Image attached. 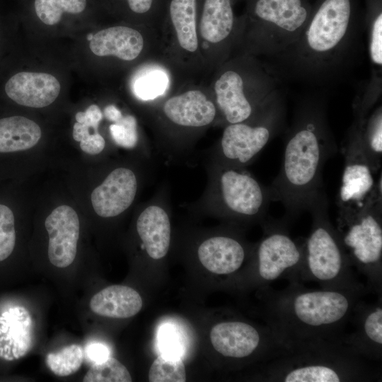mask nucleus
<instances>
[{"label": "nucleus", "mask_w": 382, "mask_h": 382, "mask_svg": "<svg viewBox=\"0 0 382 382\" xmlns=\"http://www.w3.org/2000/svg\"><path fill=\"white\" fill-rule=\"evenodd\" d=\"M364 26L358 0H317L299 38L267 65L277 79L328 83L350 66Z\"/></svg>", "instance_id": "f257e3e1"}, {"label": "nucleus", "mask_w": 382, "mask_h": 382, "mask_svg": "<svg viewBox=\"0 0 382 382\" xmlns=\"http://www.w3.org/2000/svg\"><path fill=\"white\" fill-rule=\"evenodd\" d=\"M284 140L280 170L269 187L272 201L284 205V217L291 223L323 189L324 165L337 151L325 97L310 94L299 102Z\"/></svg>", "instance_id": "f03ea898"}, {"label": "nucleus", "mask_w": 382, "mask_h": 382, "mask_svg": "<svg viewBox=\"0 0 382 382\" xmlns=\"http://www.w3.org/2000/svg\"><path fill=\"white\" fill-rule=\"evenodd\" d=\"M268 327L287 348L308 340L342 342L345 327L364 294L328 289H311L301 282L283 289L264 287Z\"/></svg>", "instance_id": "7ed1b4c3"}, {"label": "nucleus", "mask_w": 382, "mask_h": 382, "mask_svg": "<svg viewBox=\"0 0 382 382\" xmlns=\"http://www.w3.org/2000/svg\"><path fill=\"white\" fill-rule=\"evenodd\" d=\"M156 146L167 158L185 155L220 115L207 83L187 82L142 105Z\"/></svg>", "instance_id": "20e7f679"}, {"label": "nucleus", "mask_w": 382, "mask_h": 382, "mask_svg": "<svg viewBox=\"0 0 382 382\" xmlns=\"http://www.w3.org/2000/svg\"><path fill=\"white\" fill-rule=\"evenodd\" d=\"M262 379L270 382H358L381 372L340 341L313 340L292 345L267 361Z\"/></svg>", "instance_id": "39448f33"}, {"label": "nucleus", "mask_w": 382, "mask_h": 382, "mask_svg": "<svg viewBox=\"0 0 382 382\" xmlns=\"http://www.w3.org/2000/svg\"><path fill=\"white\" fill-rule=\"evenodd\" d=\"M312 8L309 0H246L232 55L272 57L282 52L299 38Z\"/></svg>", "instance_id": "423d86ee"}, {"label": "nucleus", "mask_w": 382, "mask_h": 382, "mask_svg": "<svg viewBox=\"0 0 382 382\" xmlns=\"http://www.w3.org/2000/svg\"><path fill=\"white\" fill-rule=\"evenodd\" d=\"M277 78L259 58L236 54L207 80L220 115V127L253 116L278 91Z\"/></svg>", "instance_id": "0eeeda50"}, {"label": "nucleus", "mask_w": 382, "mask_h": 382, "mask_svg": "<svg viewBox=\"0 0 382 382\" xmlns=\"http://www.w3.org/2000/svg\"><path fill=\"white\" fill-rule=\"evenodd\" d=\"M308 211L311 229L303 241V264L301 281H312L320 288L367 294L365 285L354 273L339 233L328 214V201L323 189Z\"/></svg>", "instance_id": "6e6552de"}, {"label": "nucleus", "mask_w": 382, "mask_h": 382, "mask_svg": "<svg viewBox=\"0 0 382 382\" xmlns=\"http://www.w3.org/2000/svg\"><path fill=\"white\" fill-rule=\"evenodd\" d=\"M207 183L201 197L188 209L232 221L262 224L272 201L270 187L245 168L208 162Z\"/></svg>", "instance_id": "1a4fd4ad"}, {"label": "nucleus", "mask_w": 382, "mask_h": 382, "mask_svg": "<svg viewBox=\"0 0 382 382\" xmlns=\"http://www.w3.org/2000/svg\"><path fill=\"white\" fill-rule=\"evenodd\" d=\"M352 267L366 280L368 293L382 296V175L361 209L337 215L335 227Z\"/></svg>", "instance_id": "9d476101"}, {"label": "nucleus", "mask_w": 382, "mask_h": 382, "mask_svg": "<svg viewBox=\"0 0 382 382\" xmlns=\"http://www.w3.org/2000/svg\"><path fill=\"white\" fill-rule=\"evenodd\" d=\"M285 116L284 99L278 91L250 118L223 127L221 137L209 149L208 162L245 168L280 133Z\"/></svg>", "instance_id": "9b49d317"}, {"label": "nucleus", "mask_w": 382, "mask_h": 382, "mask_svg": "<svg viewBox=\"0 0 382 382\" xmlns=\"http://www.w3.org/2000/svg\"><path fill=\"white\" fill-rule=\"evenodd\" d=\"M197 16V0H167L160 31L161 58L181 83H207Z\"/></svg>", "instance_id": "f8f14e48"}, {"label": "nucleus", "mask_w": 382, "mask_h": 382, "mask_svg": "<svg viewBox=\"0 0 382 382\" xmlns=\"http://www.w3.org/2000/svg\"><path fill=\"white\" fill-rule=\"evenodd\" d=\"M289 224L284 217L265 220L262 224L263 236L252 254L254 284L265 287L282 279H286L289 282H301L303 241L291 238Z\"/></svg>", "instance_id": "ddd939ff"}, {"label": "nucleus", "mask_w": 382, "mask_h": 382, "mask_svg": "<svg viewBox=\"0 0 382 382\" xmlns=\"http://www.w3.org/2000/svg\"><path fill=\"white\" fill-rule=\"evenodd\" d=\"M235 0H197V30L206 81L233 54L238 28Z\"/></svg>", "instance_id": "4468645a"}, {"label": "nucleus", "mask_w": 382, "mask_h": 382, "mask_svg": "<svg viewBox=\"0 0 382 382\" xmlns=\"http://www.w3.org/2000/svg\"><path fill=\"white\" fill-rule=\"evenodd\" d=\"M344 169L336 199L337 215L347 214L364 208L375 189L374 172L363 147L359 120L354 122L342 144Z\"/></svg>", "instance_id": "2eb2a0df"}, {"label": "nucleus", "mask_w": 382, "mask_h": 382, "mask_svg": "<svg viewBox=\"0 0 382 382\" xmlns=\"http://www.w3.org/2000/svg\"><path fill=\"white\" fill-rule=\"evenodd\" d=\"M89 47L98 57L142 63L161 56V35L158 30L146 26L114 25L93 35Z\"/></svg>", "instance_id": "dca6fc26"}, {"label": "nucleus", "mask_w": 382, "mask_h": 382, "mask_svg": "<svg viewBox=\"0 0 382 382\" xmlns=\"http://www.w3.org/2000/svg\"><path fill=\"white\" fill-rule=\"evenodd\" d=\"M141 173L127 166L113 168L91 193V204L98 216L115 218L134 203L141 186Z\"/></svg>", "instance_id": "f3484780"}, {"label": "nucleus", "mask_w": 382, "mask_h": 382, "mask_svg": "<svg viewBox=\"0 0 382 382\" xmlns=\"http://www.w3.org/2000/svg\"><path fill=\"white\" fill-rule=\"evenodd\" d=\"M349 321L354 330L345 334L342 342L365 358L379 361L382 359V296L366 303L360 299L353 308Z\"/></svg>", "instance_id": "a211bd4d"}, {"label": "nucleus", "mask_w": 382, "mask_h": 382, "mask_svg": "<svg viewBox=\"0 0 382 382\" xmlns=\"http://www.w3.org/2000/svg\"><path fill=\"white\" fill-rule=\"evenodd\" d=\"M254 248H250L242 238L230 233L207 237L199 243L197 256L209 272L221 275L231 274L243 265Z\"/></svg>", "instance_id": "6ab92c4d"}, {"label": "nucleus", "mask_w": 382, "mask_h": 382, "mask_svg": "<svg viewBox=\"0 0 382 382\" xmlns=\"http://www.w3.org/2000/svg\"><path fill=\"white\" fill-rule=\"evenodd\" d=\"M49 236L48 258L55 267L64 268L74 260L80 233L75 210L67 205L55 208L45 221Z\"/></svg>", "instance_id": "aec40b11"}, {"label": "nucleus", "mask_w": 382, "mask_h": 382, "mask_svg": "<svg viewBox=\"0 0 382 382\" xmlns=\"http://www.w3.org/2000/svg\"><path fill=\"white\" fill-rule=\"evenodd\" d=\"M182 84L161 56L137 66L129 81L132 96L141 105L166 96Z\"/></svg>", "instance_id": "412c9836"}, {"label": "nucleus", "mask_w": 382, "mask_h": 382, "mask_svg": "<svg viewBox=\"0 0 382 382\" xmlns=\"http://www.w3.org/2000/svg\"><path fill=\"white\" fill-rule=\"evenodd\" d=\"M5 91L19 105L43 108L52 103L57 98L60 84L51 74L22 71L9 79L6 83Z\"/></svg>", "instance_id": "4be33fe9"}, {"label": "nucleus", "mask_w": 382, "mask_h": 382, "mask_svg": "<svg viewBox=\"0 0 382 382\" xmlns=\"http://www.w3.org/2000/svg\"><path fill=\"white\" fill-rule=\"evenodd\" d=\"M142 303L141 296L134 289L124 285H112L96 294L89 306L98 316L127 318L138 313Z\"/></svg>", "instance_id": "5701e85b"}, {"label": "nucleus", "mask_w": 382, "mask_h": 382, "mask_svg": "<svg viewBox=\"0 0 382 382\" xmlns=\"http://www.w3.org/2000/svg\"><path fill=\"white\" fill-rule=\"evenodd\" d=\"M41 135L39 125L25 117L0 119V153L29 149L37 144Z\"/></svg>", "instance_id": "b1692460"}, {"label": "nucleus", "mask_w": 382, "mask_h": 382, "mask_svg": "<svg viewBox=\"0 0 382 382\" xmlns=\"http://www.w3.org/2000/svg\"><path fill=\"white\" fill-rule=\"evenodd\" d=\"M359 120L361 137L365 153L375 174L381 170L382 158V106L380 104Z\"/></svg>", "instance_id": "393cba45"}, {"label": "nucleus", "mask_w": 382, "mask_h": 382, "mask_svg": "<svg viewBox=\"0 0 382 382\" xmlns=\"http://www.w3.org/2000/svg\"><path fill=\"white\" fill-rule=\"evenodd\" d=\"M364 25L368 31V52L372 65L381 71L382 8L381 0H366Z\"/></svg>", "instance_id": "a878e982"}, {"label": "nucleus", "mask_w": 382, "mask_h": 382, "mask_svg": "<svg viewBox=\"0 0 382 382\" xmlns=\"http://www.w3.org/2000/svg\"><path fill=\"white\" fill-rule=\"evenodd\" d=\"M167 0H125L127 10L137 18L139 25L154 28L162 26Z\"/></svg>", "instance_id": "bb28decb"}, {"label": "nucleus", "mask_w": 382, "mask_h": 382, "mask_svg": "<svg viewBox=\"0 0 382 382\" xmlns=\"http://www.w3.org/2000/svg\"><path fill=\"white\" fill-rule=\"evenodd\" d=\"M84 352L79 345H70L56 353H49L46 364L56 376L64 377L71 375L81 368Z\"/></svg>", "instance_id": "cd10ccee"}, {"label": "nucleus", "mask_w": 382, "mask_h": 382, "mask_svg": "<svg viewBox=\"0 0 382 382\" xmlns=\"http://www.w3.org/2000/svg\"><path fill=\"white\" fill-rule=\"evenodd\" d=\"M86 6V0H35L37 16L49 25L57 24L63 13H79Z\"/></svg>", "instance_id": "c85d7f7f"}, {"label": "nucleus", "mask_w": 382, "mask_h": 382, "mask_svg": "<svg viewBox=\"0 0 382 382\" xmlns=\"http://www.w3.org/2000/svg\"><path fill=\"white\" fill-rule=\"evenodd\" d=\"M127 369L117 359L109 357L93 364L83 378V382H131Z\"/></svg>", "instance_id": "c756f323"}, {"label": "nucleus", "mask_w": 382, "mask_h": 382, "mask_svg": "<svg viewBox=\"0 0 382 382\" xmlns=\"http://www.w3.org/2000/svg\"><path fill=\"white\" fill-rule=\"evenodd\" d=\"M151 382H184L186 373L181 358H171L163 355L158 357L149 371Z\"/></svg>", "instance_id": "7c9ffc66"}, {"label": "nucleus", "mask_w": 382, "mask_h": 382, "mask_svg": "<svg viewBox=\"0 0 382 382\" xmlns=\"http://www.w3.org/2000/svg\"><path fill=\"white\" fill-rule=\"evenodd\" d=\"M109 131L115 144L126 149H136L140 143L138 122L132 115H126L109 127Z\"/></svg>", "instance_id": "2f4dec72"}, {"label": "nucleus", "mask_w": 382, "mask_h": 382, "mask_svg": "<svg viewBox=\"0 0 382 382\" xmlns=\"http://www.w3.org/2000/svg\"><path fill=\"white\" fill-rule=\"evenodd\" d=\"M16 243L14 216L11 209L0 204V262L12 253Z\"/></svg>", "instance_id": "473e14b6"}, {"label": "nucleus", "mask_w": 382, "mask_h": 382, "mask_svg": "<svg viewBox=\"0 0 382 382\" xmlns=\"http://www.w3.org/2000/svg\"><path fill=\"white\" fill-rule=\"evenodd\" d=\"M158 347L162 355L171 358H181L184 352V341L180 331L174 326H162L158 335Z\"/></svg>", "instance_id": "72a5a7b5"}, {"label": "nucleus", "mask_w": 382, "mask_h": 382, "mask_svg": "<svg viewBox=\"0 0 382 382\" xmlns=\"http://www.w3.org/2000/svg\"><path fill=\"white\" fill-rule=\"evenodd\" d=\"M103 117L101 110L97 105H90L85 112H79L76 115V122L83 123L95 131H98V127Z\"/></svg>", "instance_id": "f704fd0d"}, {"label": "nucleus", "mask_w": 382, "mask_h": 382, "mask_svg": "<svg viewBox=\"0 0 382 382\" xmlns=\"http://www.w3.org/2000/svg\"><path fill=\"white\" fill-rule=\"evenodd\" d=\"M81 149L90 155H97L101 153L105 147V140L99 132H93L81 140Z\"/></svg>", "instance_id": "c9c22d12"}, {"label": "nucleus", "mask_w": 382, "mask_h": 382, "mask_svg": "<svg viewBox=\"0 0 382 382\" xmlns=\"http://www.w3.org/2000/svg\"><path fill=\"white\" fill-rule=\"evenodd\" d=\"M87 357L94 364L103 361L110 356L108 348L100 343H91L86 347Z\"/></svg>", "instance_id": "e433bc0d"}, {"label": "nucleus", "mask_w": 382, "mask_h": 382, "mask_svg": "<svg viewBox=\"0 0 382 382\" xmlns=\"http://www.w3.org/2000/svg\"><path fill=\"white\" fill-rule=\"evenodd\" d=\"M103 115L112 123L120 120L124 115L115 105H108L104 108Z\"/></svg>", "instance_id": "4c0bfd02"}, {"label": "nucleus", "mask_w": 382, "mask_h": 382, "mask_svg": "<svg viewBox=\"0 0 382 382\" xmlns=\"http://www.w3.org/2000/svg\"><path fill=\"white\" fill-rule=\"evenodd\" d=\"M90 127L76 122L73 127V138L76 141H80L90 134ZM92 129V128H91ZM94 130V129H93ZM98 132V131H97Z\"/></svg>", "instance_id": "58836bf2"}, {"label": "nucleus", "mask_w": 382, "mask_h": 382, "mask_svg": "<svg viewBox=\"0 0 382 382\" xmlns=\"http://www.w3.org/2000/svg\"><path fill=\"white\" fill-rule=\"evenodd\" d=\"M93 34H91V33L89 34V35H88V37H87V40H88L89 41H91V40H92V38H93Z\"/></svg>", "instance_id": "ea45409f"}, {"label": "nucleus", "mask_w": 382, "mask_h": 382, "mask_svg": "<svg viewBox=\"0 0 382 382\" xmlns=\"http://www.w3.org/2000/svg\"><path fill=\"white\" fill-rule=\"evenodd\" d=\"M236 1H237L238 0H235Z\"/></svg>", "instance_id": "a19ab883"}]
</instances>
